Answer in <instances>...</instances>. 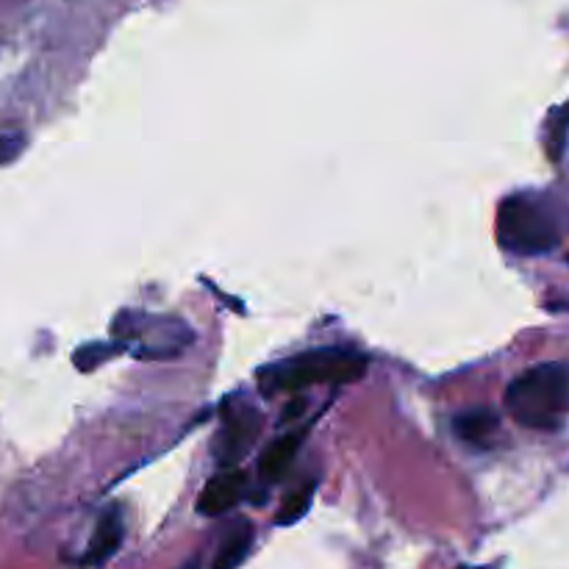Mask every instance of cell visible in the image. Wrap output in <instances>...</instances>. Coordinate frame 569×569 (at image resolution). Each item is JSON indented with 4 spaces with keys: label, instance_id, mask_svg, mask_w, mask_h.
<instances>
[{
    "label": "cell",
    "instance_id": "obj_4",
    "mask_svg": "<svg viewBox=\"0 0 569 569\" xmlns=\"http://www.w3.org/2000/svg\"><path fill=\"white\" fill-rule=\"evenodd\" d=\"M261 431V415L253 406H237V409L226 411V420H222L220 433H217V461L222 467L231 470L233 465L248 456V450L253 448L256 437Z\"/></svg>",
    "mask_w": 569,
    "mask_h": 569
},
{
    "label": "cell",
    "instance_id": "obj_5",
    "mask_svg": "<svg viewBox=\"0 0 569 569\" xmlns=\"http://www.w3.org/2000/svg\"><path fill=\"white\" fill-rule=\"evenodd\" d=\"M248 476L242 470H226L211 478L198 498V511L206 517H220L242 500Z\"/></svg>",
    "mask_w": 569,
    "mask_h": 569
},
{
    "label": "cell",
    "instance_id": "obj_12",
    "mask_svg": "<svg viewBox=\"0 0 569 569\" xmlns=\"http://www.w3.org/2000/svg\"><path fill=\"white\" fill-rule=\"evenodd\" d=\"M22 150V137L20 133H3L0 137V164L17 159V153Z\"/></svg>",
    "mask_w": 569,
    "mask_h": 569
},
{
    "label": "cell",
    "instance_id": "obj_10",
    "mask_svg": "<svg viewBox=\"0 0 569 569\" xmlns=\"http://www.w3.org/2000/svg\"><path fill=\"white\" fill-rule=\"evenodd\" d=\"M315 498H317V481L303 483L298 492H292L287 500H283L281 511H278V517H276V526L283 528V526H295V522L303 520V517L311 511V506H315Z\"/></svg>",
    "mask_w": 569,
    "mask_h": 569
},
{
    "label": "cell",
    "instance_id": "obj_8",
    "mask_svg": "<svg viewBox=\"0 0 569 569\" xmlns=\"http://www.w3.org/2000/svg\"><path fill=\"white\" fill-rule=\"evenodd\" d=\"M300 442H303V431L287 433V437H278L270 448L264 450L259 461V472L267 483H278L289 472V467L298 459Z\"/></svg>",
    "mask_w": 569,
    "mask_h": 569
},
{
    "label": "cell",
    "instance_id": "obj_1",
    "mask_svg": "<svg viewBox=\"0 0 569 569\" xmlns=\"http://www.w3.org/2000/svg\"><path fill=\"white\" fill-rule=\"evenodd\" d=\"M367 356L348 348H320L259 370V389L264 395L303 392L320 383H353L367 372Z\"/></svg>",
    "mask_w": 569,
    "mask_h": 569
},
{
    "label": "cell",
    "instance_id": "obj_2",
    "mask_svg": "<svg viewBox=\"0 0 569 569\" xmlns=\"http://www.w3.org/2000/svg\"><path fill=\"white\" fill-rule=\"evenodd\" d=\"M506 409L520 426L553 431L569 409V365L545 361L506 387Z\"/></svg>",
    "mask_w": 569,
    "mask_h": 569
},
{
    "label": "cell",
    "instance_id": "obj_9",
    "mask_svg": "<svg viewBox=\"0 0 569 569\" xmlns=\"http://www.w3.org/2000/svg\"><path fill=\"white\" fill-rule=\"evenodd\" d=\"M250 548H253V526L242 520L231 528V533H228L226 539H222L211 569H237L244 559H248Z\"/></svg>",
    "mask_w": 569,
    "mask_h": 569
},
{
    "label": "cell",
    "instance_id": "obj_11",
    "mask_svg": "<svg viewBox=\"0 0 569 569\" xmlns=\"http://www.w3.org/2000/svg\"><path fill=\"white\" fill-rule=\"evenodd\" d=\"M114 350H120V345H87L76 353V367L78 370H94L100 361L114 356Z\"/></svg>",
    "mask_w": 569,
    "mask_h": 569
},
{
    "label": "cell",
    "instance_id": "obj_7",
    "mask_svg": "<svg viewBox=\"0 0 569 569\" xmlns=\"http://www.w3.org/2000/svg\"><path fill=\"white\" fill-rule=\"evenodd\" d=\"M500 428V417L498 411L489 409V406H476V409L459 411L453 417V431L456 437L465 439L467 445H489L492 437L498 433Z\"/></svg>",
    "mask_w": 569,
    "mask_h": 569
},
{
    "label": "cell",
    "instance_id": "obj_3",
    "mask_svg": "<svg viewBox=\"0 0 569 569\" xmlns=\"http://www.w3.org/2000/svg\"><path fill=\"white\" fill-rule=\"evenodd\" d=\"M498 239L515 256H542L559 244V228L539 200L515 194L498 211Z\"/></svg>",
    "mask_w": 569,
    "mask_h": 569
},
{
    "label": "cell",
    "instance_id": "obj_6",
    "mask_svg": "<svg viewBox=\"0 0 569 569\" xmlns=\"http://www.w3.org/2000/svg\"><path fill=\"white\" fill-rule=\"evenodd\" d=\"M122 537H126V522L117 509H109L100 517L98 528H94V537L89 542L87 556H83V565L87 567H100L111 559V556L120 550Z\"/></svg>",
    "mask_w": 569,
    "mask_h": 569
}]
</instances>
